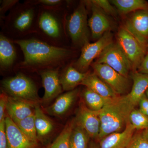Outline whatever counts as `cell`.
<instances>
[{"instance_id":"12","label":"cell","mask_w":148,"mask_h":148,"mask_svg":"<svg viewBox=\"0 0 148 148\" xmlns=\"http://www.w3.org/2000/svg\"><path fill=\"white\" fill-rule=\"evenodd\" d=\"M100 111H93L88 108L85 103L80 104L75 122L87 132L90 138H98L101 130Z\"/></svg>"},{"instance_id":"6","label":"cell","mask_w":148,"mask_h":148,"mask_svg":"<svg viewBox=\"0 0 148 148\" xmlns=\"http://www.w3.org/2000/svg\"><path fill=\"white\" fill-rule=\"evenodd\" d=\"M3 91L12 98L22 100L34 105L41 100L36 85L33 79L21 72L1 82Z\"/></svg>"},{"instance_id":"5","label":"cell","mask_w":148,"mask_h":148,"mask_svg":"<svg viewBox=\"0 0 148 148\" xmlns=\"http://www.w3.org/2000/svg\"><path fill=\"white\" fill-rule=\"evenodd\" d=\"M66 30L69 40L75 47L82 48L89 42L90 35L88 25L87 6L85 1L68 14Z\"/></svg>"},{"instance_id":"34","label":"cell","mask_w":148,"mask_h":148,"mask_svg":"<svg viewBox=\"0 0 148 148\" xmlns=\"http://www.w3.org/2000/svg\"><path fill=\"white\" fill-rule=\"evenodd\" d=\"M8 98V95L2 91L0 95V121L5 119L7 116L5 115V112H6Z\"/></svg>"},{"instance_id":"1","label":"cell","mask_w":148,"mask_h":148,"mask_svg":"<svg viewBox=\"0 0 148 148\" xmlns=\"http://www.w3.org/2000/svg\"><path fill=\"white\" fill-rule=\"evenodd\" d=\"M21 49L24 60L16 64L17 71L39 73L45 70L61 69L71 64L75 54L72 48L58 47L36 37L13 40Z\"/></svg>"},{"instance_id":"26","label":"cell","mask_w":148,"mask_h":148,"mask_svg":"<svg viewBox=\"0 0 148 148\" xmlns=\"http://www.w3.org/2000/svg\"><path fill=\"white\" fill-rule=\"evenodd\" d=\"M75 124V119L68 122L55 140L43 148H71L70 137Z\"/></svg>"},{"instance_id":"18","label":"cell","mask_w":148,"mask_h":148,"mask_svg":"<svg viewBox=\"0 0 148 148\" xmlns=\"http://www.w3.org/2000/svg\"><path fill=\"white\" fill-rule=\"evenodd\" d=\"M14 43L2 32L0 34V68L1 71L9 70L14 66L17 57Z\"/></svg>"},{"instance_id":"4","label":"cell","mask_w":148,"mask_h":148,"mask_svg":"<svg viewBox=\"0 0 148 148\" xmlns=\"http://www.w3.org/2000/svg\"><path fill=\"white\" fill-rule=\"evenodd\" d=\"M135 108L126 95L118 96L106 105L100 111L101 125L98 140L124 130L130 122V115Z\"/></svg>"},{"instance_id":"15","label":"cell","mask_w":148,"mask_h":148,"mask_svg":"<svg viewBox=\"0 0 148 148\" xmlns=\"http://www.w3.org/2000/svg\"><path fill=\"white\" fill-rule=\"evenodd\" d=\"M5 121L8 148H39L38 145L29 140L8 115Z\"/></svg>"},{"instance_id":"32","label":"cell","mask_w":148,"mask_h":148,"mask_svg":"<svg viewBox=\"0 0 148 148\" xmlns=\"http://www.w3.org/2000/svg\"><path fill=\"white\" fill-rule=\"evenodd\" d=\"M126 148H148V141L142 133L135 134Z\"/></svg>"},{"instance_id":"16","label":"cell","mask_w":148,"mask_h":148,"mask_svg":"<svg viewBox=\"0 0 148 148\" xmlns=\"http://www.w3.org/2000/svg\"><path fill=\"white\" fill-rule=\"evenodd\" d=\"M136 130L128 123L124 130L114 132L100 140V148H126L134 135Z\"/></svg>"},{"instance_id":"21","label":"cell","mask_w":148,"mask_h":148,"mask_svg":"<svg viewBox=\"0 0 148 148\" xmlns=\"http://www.w3.org/2000/svg\"><path fill=\"white\" fill-rule=\"evenodd\" d=\"M62 71L59 76L60 83L63 90L67 92L75 89L89 73L80 72L74 67L73 63L64 67Z\"/></svg>"},{"instance_id":"25","label":"cell","mask_w":148,"mask_h":148,"mask_svg":"<svg viewBox=\"0 0 148 148\" xmlns=\"http://www.w3.org/2000/svg\"><path fill=\"white\" fill-rule=\"evenodd\" d=\"M111 2L123 14L140 10H148V2L145 0H112Z\"/></svg>"},{"instance_id":"30","label":"cell","mask_w":148,"mask_h":148,"mask_svg":"<svg viewBox=\"0 0 148 148\" xmlns=\"http://www.w3.org/2000/svg\"><path fill=\"white\" fill-rule=\"evenodd\" d=\"M27 1L34 5L53 8L65 7L70 2V1L62 0H27Z\"/></svg>"},{"instance_id":"33","label":"cell","mask_w":148,"mask_h":148,"mask_svg":"<svg viewBox=\"0 0 148 148\" xmlns=\"http://www.w3.org/2000/svg\"><path fill=\"white\" fill-rule=\"evenodd\" d=\"M18 0H2L0 3V21L5 17V14L10 11L19 2Z\"/></svg>"},{"instance_id":"41","label":"cell","mask_w":148,"mask_h":148,"mask_svg":"<svg viewBox=\"0 0 148 148\" xmlns=\"http://www.w3.org/2000/svg\"><path fill=\"white\" fill-rule=\"evenodd\" d=\"M148 52V45L147 47V52Z\"/></svg>"},{"instance_id":"2","label":"cell","mask_w":148,"mask_h":148,"mask_svg":"<svg viewBox=\"0 0 148 148\" xmlns=\"http://www.w3.org/2000/svg\"><path fill=\"white\" fill-rule=\"evenodd\" d=\"M70 3L67 6L58 8L38 6L35 37L55 46L69 47L66 23Z\"/></svg>"},{"instance_id":"38","label":"cell","mask_w":148,"mask_h":148,"mask_svg":"<svg viewBox=\"0 0 148 148\" xmlns=\"http://www.w3.org/2000/svg\"><path fill=\"white\" fill-rule=\"evenodd\" d=\"M141 133L143 137L148 141V128L143 130Z\"/></svg>"},{"instance_id":"9","label":"cell","mask_w":148,"mask_h":148,"mask_svg":"<svg viewBox=\"0 0 148 148\" xmlns=\"http://www.w3.org/2000/svg\"><path fill=\"white\" fill-rule=\"evenodd\" d=\"M95 63L110 66L116 71L128 77L132 69L127 57L117 43L113 42L103 50Z\"/></svg>"},{"instance_id":"27","label":"cell","mask_w":148,"mask_h":148,"mask_svg":"<svg viewBox=\"0 0 148 148\" xmlns=\"http://www.w3.org/2000/svg\"><path fill=\"white\" fill-rule=\"evenodd\" d=\"M89 138L87 132L75 122L70 137L71 148H88Z\"/></svg>"},{"instance_id":"19","label":"cell","mask_w":148,"mask_h":148,"mask_svg":"<svg viewBox=\"0 0 148 148\" xmlns=\"http://www.w3.org/2000/svg\"><path fill=\"white\" fill-rule=\"evenodd\" d=\"M34 117L38 141L44 144L53 132L54 123L41 108L39 104L35 105Z\"/></svg>"},{"instance_id":"3","label":"cell","mask_w":148,"mask_h":148,"mask_svg":"<svg viewBox=\"0 0 148 148\" xmlns=\"http://www.w3.org/2000/svg\"><path fill=\"white\" fill-rule=\"evenodd\" d=\"M38 10V6L27 1L18 2L1 21V32L12 40L35 35Z\"/></svg>"},{"instance_id":"28","label":"cell","mask_w":148,"mask_h":148,"mask_svg":"<svg viewBox=\"0 0 148 148\" xmlns=\"http://www.w3.org/2000/svg\"><path fill=\"white\" fill-rule=\"evenodd\" d=\"M14 123L29 140L38 145L35 125L34 113L24 119Z\"/></svg>"},{"instance_id":"10","label":"cell","mask_w":148,"mask_h":148,"mask_svg":"<svg viewBox=\"0 0 148 148\" xmlns=\"http://www.w3.org/2000/svg\"><path fill=\"white\" fill-rule=\"evenodd\" d=\"M95 73L113 90L116 95L125 94L130 87L128 77L124 76L106 64L94 63L91 65Z\"/></svg>"},{"instance_id":"17","label":"cell","mask_w":148,"mask_h":148,"mask_svg":"<svg viewBox=\"0 0 148 148\" xmlns=\"http://www.w3.org/2000/svg\"><path fill=\"white\" fill-rule=\"evenodd\" d=\"M35 105L8 95L6 112L14 122L19 121L34 113Z\"/></svg>"},{"instance_id":"31","label":"cell","mask_w":148,"mask_h":148,"mask_svg":"<svg viewBox=\"0 0 148 148\" xmlns=\"http://www.w3.org/2000/svg\"><path fill=\"white\" fill-rule=\"evenodd\" d=\"M90 1L93 4L101 9L107 14L115 16L117 14L116 10L110 3L107 0H91Z\"/></svg>"},{"instance_id":"29","label":"cell","mask_w":148,"mask_h":148,"mask_svg":"<svg viewBox=\"0 0 148 148\" xmlns=\"http://www.w3.org/2000/svg\"><path fill=\"white\" fill-rule=\"evenodd\" d=\"M129 121L135 130H144L148 128V116L142 112L139 109H134L131 112Z\"/></svg>"},{"instance_id":"36","label":"cell","mask_w":148,"mask_h":148,"mask_svg":"<svg viewBox=\"0 0 148 148\" xmlns=\"http://www.w3.org/2000/svg\"><path fill=\"white\" fill-rule=\"evenodd\" d=\"M138 105L140 111L148 116V98L146 93L140 99Z\"/></svg>"},{"instance_id":"13","label":"cell","mask_w":148,"mask_h":148,"mask_svg":"<svg viewBox=\"0 0 148 148\" xmlns=\"http://www.w3.org/2000/svg\"><path fill=\"white\" fill-rule=\"evenodd\" d=\"M91 11V15L88 19L90 35L93 40H98L106 32H110L112 27L110 19L107 14L92 4L90 1H85Z\"/></svg>"},{"instance_id":"24","label":"cell","mask_w":148,"mask_h":148,"mask_svg":"<svg viewBox=\"0 0 148 148\" xmlns=\"http://www.w3.org/2000/svg\"><path fill=\"white\" fill-rule=\"evenodd\" d=\"M82 96L85 104L88 108L92 110L96 111L101 110L114 99L103 97L87 88L83 91Z\"/></svg>"},{"instance_id":"35","label":"cell","mask_w":148,"mask_h":148,"mask_svg":"<svg viewBox=\"0 0 148 148\" xmlns=\"http://www.w3.org/2000/svg\"><path fill=\"white\" fill-rule=\"evenodd\" d=\"M5 119L0 121V148H8Z\"/></svg>"},{"instance_id":"40","label":"cell","mask_w":148,"mask_h":148,"mask_svg":"<svg viewBox=\"0 0 148 148\" xmlns=\"http://www.w3.org/2000/svg\"><path fill=\"white\" fill-rule=\"evenodd\" d=\"M146 95H147V96L148 98V88L147 90V91H146Z\"/></svg>"},{"instance_id":"8","label":"cell","mask_w":148,"mask_h":148,"mask_svg":"<svg viewBox=\"0 0 148 148\" xmlns=\"http://www.w3.org/2000/svg\"><path fill=\"white\" fill-rule=\"evenodd\" d=\"M113 42V35L110 32H106L103 36L93 43L88 42L81 49L79 58L73 65L82 73H86L95 58H98L103 50Z\"/></svg>"},{"instance_id":"14","label":"cell","mask_w":148,"mask_h":148,"mask_svg":"<svg viewBox=\"0 0 148 148\" xmlns=\"http://www.w3.org/2000/svg\"><path fill=\"white\" fill-rule=\"evenodd\" d=\"M60 69L45 70L38 73L41 78L45 92L42 101L48 104L58 97L63 91L60 83Z\"/></svg>"},{"instance_id":"11","label":"cell","mask_w":148,"mask_h":148,"mask_svg":"<svg viewBox=\"0 0 148 148\" xmlns=\"http://www.w3.org/2000/svg\"><path fill=\"white\" fill-rule=\"evenodd\" d=\"M124 28L139 42L147 48L148 45V10L135 12L126 19Z\"/></svg>"},{"instance_id":"23","label":"cell","mask_w":148,"mask_h":148,"mask_svg":"<svg viewBox=\"0 0 148 148\" xmlns=\"http://www.w3.org/2000/svg\"><path fill=\"white\" fill-rule=\"evenodd\" d=\"M81 85L106 98H114L119 96L106 83L93 73H90Z\"/></svg>"},{"instance_id":"22","label":"cell","mask_w":148,"mask_h":148,"mask_svg":"<svg viewBox=\"0 0 148 148\" xmlns=\"http://www.w3.org/2000/svg\"><path fill=\"white\" fill-rule=\"evenodd\" d=\"M131 77L133 84L130 92L126 95L130 103L135 107L138 105L140 99L148 89V75L135 71L132 72Z\"/></svg>"},{"instance_id":"20","label":"cell","mask_w":148,"mask_h":148,"mask_svg":"<svg viewBox=\"0 0 148 148\" xmlns=\"http://www.w3.org/2000/svg\"><path fill=\"white\" fill-rule=\"evenodd\" d=\"M78 92V90L75 88L59 95L52 105L45 109L46 112L53 116H64L71 108Z\"/></svg>"},{"instance_id":"37","label":"cell","mask_w":148,"mask_h":148,"mask_svg":"<svg viewBox=\"0 0 148 148\" xmlns=\"http://www.w3.org/2000/svg\"><path fill=\"white\" fill-rule=\"evenodd\" d=\"M137 71L141 73L148 75V52H147Z\"/></svg>"},{"instance_id":"7","label":"cell","mask_w":148,"mask_h":148,"mask_svg":"<svg viewBox=\"0 0 148 148\" xmlns=\"http://www.w3.org/2000/svg\"><path fill=\"white\" fill-rule=\"evenodd\" d=\"M117 43L129 60L132 70H138L147 53V48L124 28H121L117 34Z\"/></svg>"},{"instance_id":"39","label":"cell","mask_w":148,"mask_h":148,"mask_svg":"<svg viewBox=\"0 0 148 148\" xmlns=\"http://www.w3.org/2000/svg\"><path fill=\"white\" fill-rule=\"evenodd\" d=\"M88 148H100L98 146H97L96 145H92V146H90L89 147H88Z\"/></svg>"}]
</instances>
